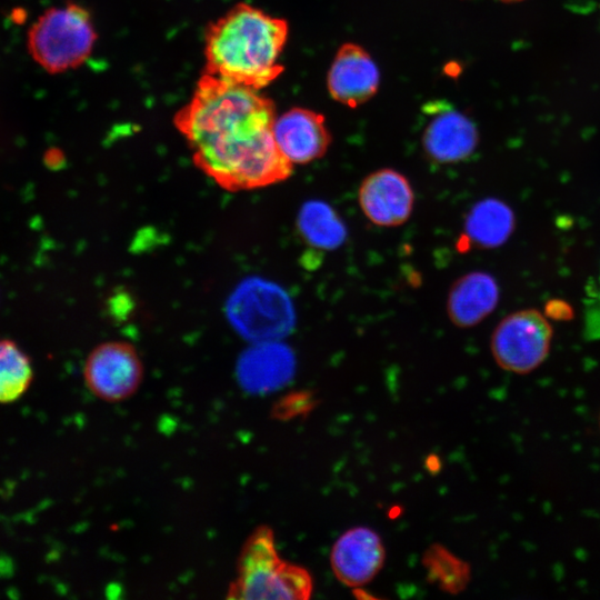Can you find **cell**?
Instances as JSON below:
<instances>
[{
	"instance_id": "2",
	"label": "cell",
	"mask_w": 600,
	"mask_h": 600,
	"mask_svg": "<svg viewBox=\"0 0 600 600\" xmlns=\"http://www.w3.org/2000/svg\"><path fill=\"white\" fill-rule=\"evenodd\" d=\"M287 38L286 20L237 3L208 24L202 72L261 90L283 71L279 59Z\"/></svg>"
},
{
	"instance_id": "20",
	"label": "cell",
	"mask_w": 600,
	"mask_h": 600,
	"mask_svg": "<svg viewBox=\"0 0 600 600\" xmlns=\"http://www.w3.org/2000/svg\"><path fill=\"white\" fill-rule=\"evenodd\" d=\"M544 314L547 318L563 321L573 317V310L566 301L552 299L546 304Z\"/></svg>"
},
{
	"instance_id": "15",
	"label": "cell",
	"mask_w": 600,
	"mask_h": 600,
	"mask_svg": "<svg viewBox=\"0 0 600 600\" xmlns=\"http://www.w3.org/2000/svg\"><path fill=\"white\" fill-rule=\"evenodd\" d=\"M514 226L513 211L506 202L494 198L480 200L466 217L458 248H497L509 239Z\"/></svg>"
},
{
	"instance_id": "7",
	"label": "cell",
	"mask_w": 600,
	"mask_h": 600,
	"mask_svg": "<svg viewBox=\"0 0 600 600\" xmlns=\"http://www.w3.org/2000/svg\"><path fill=\"white\" fill-rule=\"evenodd\" d=\"M143 366L127 342L109 341L96 347L84 364V380L99 399L118 402L131 397L141 384Z\"/></svg>"
},
{
	"instance_id": "21",
	"label": "cell",
	"mask_w": 600,
	"mask_h": 600,
	"mask_svg": "<svg viewBox=\"0 0 600 600\" xmlns=\"http://www.w3.org/2000/svg\"><path fill=\"white\" fill-rule=\"evenodd\" d=\"M502 1H507V2H513V1H520V0H502Z\"/></svg>"
},
{
	"instance_id": "10",
	"label": "cell",
	"mask_w": 600,
	"mask_h": 600,
	"mask_svg": "<svg viewBox=\"0 0 600 600\" xmlns=\"http://www.w3.org/2000/svg\"><path fill=\"white\" fill-rule=\"evenodd\" d=\"M386 551L380 536L370 528L347 530L334 542L330 563L337 579L348 587H362L381 570Z\"/></svg>"
},
{
	"instance_id": "13",
	"label": "cell",
	"mask_w": 600,
	"mask_h": 600,
	"mask_svg": "<svg viewBox=\"0 0 600 600\" xmlns=\"http://www.w3.org/2000/svg\"><path fill=\"white\" fill-rule=\"evenodd\" d=\"M294 371V353L280 340L252 342L237 363L240 384L252 393L270 392L286 386Z\"/></svg>"
},
{
	"instance_id": "11",
	"label": "cell",
	"mask_w": 600,
	"mask_h": 600,
	"mask_svg": "<svg viewBox=\"0 0 600 600\" xmlns=\"http://www.w3.org/2000/svg\"><path fill=\"white\" fill-rule=\"evenodd\" d=\"M272 133L278 149L292 164L320 159L331 143L324 117L304 108H292L277 117Z\"/></svg>"
},
{
	"instance_id": "16",
	"label": "cell",
	"mask_w": 600,
	"mask_h": 600,
	"mask_svg": "<svg viewBox=\"0 0 600 600\" xmlns=\"http://www.w3.org/2000/svg\"><path fill=\"white\" fill-rule=\"evenodd\" d=\"M297 229L307 244L320 250H334L347 238V228L340 216L321 200H309L301 206Z\"/></svg>"
},
{
	"instance_id": "8",
	"label": "cell",
	"mask_w": 600,
	"mask_h": 600,
	"mask_svg": "<svg viewBox=\"0 0 600 600\" xmlns=\"http://www.w3.org/2000/svg\"><path fill=\"white\" fill-rule=\"evenodd\" d=\"M429 120L422 132L424 153L438 163H456L470 157L479 141L476 124L448 102L423 107Z\"/></svg>"
},
{
	"instance_id": "6",
	"label": "cell",
	"mask_w": 600,
	"mask_h": 600,
	"mask_svg": "<svg viewBox=\"0 0 600 600\" xmlns=\"http://www.w3.org/2000/svg\"><path fill=\"white\" fill-rule=\"evenodd\" d=\"M553 331L546 314L536 309L514 311L494 328L490 349L500 368L527 374L547 359Z\"/></svg>"
},
{
	"instance_id": "5",
	"label": "cell",
	"mask_w": 600,
	"mask_h": 600,
	"mask_svg": "<svg viewBox=\"0 0 600 600\" xmlns=\"http://www.w3.org/2000/svg\"><path fill=\"white\" fill-rule=\"evenodd\" d=\"M226 316L236 333L250 343L281 340L296 326V310L288 292L257 276L234 287L227 299Z\"/></svg>"
},
{
	"instance_id": "14",
	"label": "cell",
	"mask_w": 600,
	"mask_h": 600,
	"mask_svg": "<svg viewBox=\"0 0 600 600\" xmlns=\"http://www.w3.org/2000/svg\"><path fill=\"white\" fill-rule=\"evenodd\" d=\"M499 296V286L490 273H466L457 279L449 290L448 317L459 328L477 326L496 309Z\"/></svg>"
},
{
	"instance_id": "22",
	"label": "cell",
	"mask_w": 600,
	"mask_h": 600,
	"mask_svg": "<svg viewBox=\"0 0 600 600\" xmlns=\"http://www.w3.org/2000/svg\"><path fill=\"white\" fill-rule=\"evenodd\" d=\"M599 426H600V414H599Z\"/></svg>"
},
{
	"instance_id": "4",
	"label": "cell",
	"mask_w": 600,
	"mask_h": 600,
	"mask_svg": "<svg viewBox=\"0 0 600 600\" xmlns=\"http://www.w3.org/2000/svg\"><path fill=\"white\" fill-rule=\"evenodd\" d=\"M97 30L90 12L78 3L46 10L28 32L33 60L50 73L81 66L91 54Z\"/></svg>"
},
{
	"instance_id": "9",
	"label": "cell",
	"mask_w": 600,
	"mask_h": 600,
	"mask_svg": "<svg viewBox=\"0 0 600 600\" xmlns=\"http://www.w3.org/2000/svg\"><path fill=\"white\" fill-rule=\"evenodd\" d=\"M362 213L379 227H398L411 217L414 193L410 181L399 171L383 168L368 174L358 190Z\"/></svg>"
},
{
	"instance_id": "1",
	"label": "cell",
	"mask_w": 600,
	"mask_h": 600,
	"mask_svg": "<svg viewBox=\"0 0 600 600\" xmlns=\"http://www.w3.org/2000/svg\"><path fill=\"white\" fill-rule=\"evenodd\" d=\"M276 108L260 90L202 72L173 116L194 164L229 191L287 180L293 164L273 139Z\"/></svg>"
},
{
	"instance_id": "18",
	"label": "cell",
	"mask_w": 600,
	"mask_h": 600,
	"mask_svg": "<svg viewBox=\"0 0 600 600\" xmlns=\"http://www.w3.org/2000/svg\"><path fill=\"white\" fill-rule=\"evenodd\" d=\"M31 380L29 358L13 341L0 338V403L16 401Z\"/></svg>"
},
{
	"instance_id": "17",
	"label": "cell",
	"mask_w": 600,
	"mask_h": 600,
	"mask_svg": "<svg viewBox=\"0 0 600 600\" xmlns=\"http://www.w3.org/2000/svg\"><path fill=\"white\" fill-rule=\"evenodd\" d=\"M422 563L428 580L444 592L458 594L467 588L470 581L469 563L441 544L430 546L422 557Z\"/></svg>"
},
{
	"instance_id": "12",
	"label": "cell",
	"mask_w": 600,
	"mask_h": 600,
	"mask_svg": "<svg viewBox=\"0 0 600 600\" xmlns=\"http://www.w3.org/2000/svg\"><path fill=\"white\" fill-rule=\"evenodd\" d=\"M379 80V70L370 54L358 44L344 43L333 59L327 83L336 101L356 108L376 94Z\"/></svg>"
},
{
	"instance_id": "3",
	"label": "cell",
	"mask_w": 600,
	"mask_h": 600,
	"mask_svg": "<svg viewBox=\"0 0 600 600\" xmlns=\"http://www.w3.org/2000/svg\"><path fill=\"white\" fill-rule=\"evenodd\" d=\"M237 570L228 590L229 599L304 600L313 590L307 569L279 557L273 531L267 526L256 529L247 539Z\"/></svg>"
},
{
	"instance_id": "19",
	"label": "cell",
	"mask_w": 600,
	"mask_h": 600,
	"mask_svg": "<svg viewBox=\"0 0 600 600\" xmlns=\"http://www.w3.org/2000/svg\"><path fill=\"white\" fill-rule=\"evenodd\" d=\"M317 401L308 391L293 392L282 398L273 409V416L279 419H291L311 411Z\"/></svg>"
}]
</instances>
